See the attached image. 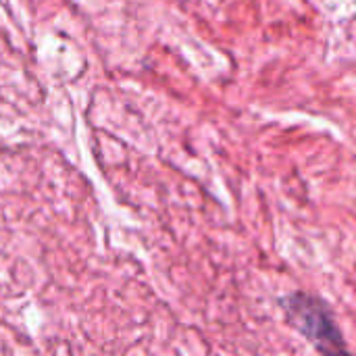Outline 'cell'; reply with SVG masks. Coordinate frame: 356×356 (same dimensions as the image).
<instances>
[{"mask_svg": "<svg viewBox=\"0 0 356 356\" xmlns=\"http://www.w3.org/2000/svg\"><path fill=\"white\" fill-rule=\"evenodd\" d=\"M284 313L288 323L300 332L309 342L317 346L321 353H340L344 348L342 332L338 330L332 311L327 305L315 296H309L305 292L290 294L282 300Z\"/></svg>", "mask_w": 356, "mask_h": 356, "instance_id": "cell-1", "label": "cell"}]
</instances>
